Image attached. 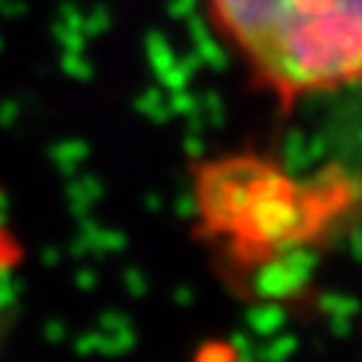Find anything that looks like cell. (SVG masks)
Returning <instances> with one entry per match:
<instances>
[{
	"instance_id": "obj_1",
	"label": "cell",
	"mask_w": 362,
	"mask_h": 362,
	"mask_svg": "<svg viewBox=\"0 0 362 362\" xmlns=\"http://www.w3.org/2000/svg\"><path fill=\"white\" fill-rule=\"evenodd\" d=\"M283 98L362 80V0H211Z\"/></svg>"
},
{
	"instance_id": "obj_2",
	"label": "cell",
	"mask_w": 362,
	"mask_h": 362,
	"mask_svg": "<svg viewBox=\"0 0 362 362\" xmlns=\"http://www.w3.org/2000/svg\"><path fill=\"white\" fill-rule=\"evenodd\" d=\"M317 197H297V189L277 171L265 168L248 194L245 211L237 223V231L254 243L274 251H286L303 245L308 226L314 223Z\"/></svg>"
},
{
	"instance_id": "obj_3",
	"label": "cell",
	"mask_w": 362,
	"mask_h": 362,
	"mask_svg": "<svg viewBox=\"0 0 362 362\" xmlns=\"http://www.w3.org/2000/svg\"><path fill=\"white\" fill-rule=\"evenodd\" d=\"M265 165L254 160H231L211 165L203 174V186L197 194V211H203L206 223L214 228H237L248 194Z\"/></svg>"
},
{
	"instance_id": "obj_4",
	"label": "cell",
	"mask_w": 362,
	"mask_h": 362,
	"mask_svg": "<svg viewBox=\"0 0 362 362\" xmlns=\"http://www.w3.org/2000/svg\"><path fill=\"white\" fill-rule=\"evenodd\" d=\"M314 265H317L314 251H308L303 245L286 248V251H280V257L274 262H268L254 277V291L262 300H280V297L297 294L311 280Z\"/></svg>"
},
{
	"instance_id": "obj_5",
	"label": "cell",
	"mask_w": 362,
	"mask_h": 362,
	"mask_svg": "<svg viewBox=\"0 0 362 362\" xmlns=\"http://www.w3.org/2000/svg\"><path fill=\"white\" fill-rule=\"evenodd\" d=\"M23 262V243L6 217V209L0 203V286H4Z\"/></svg>"
},
{
	"instance_id": "obj_6",
	"label": "cell",
	"mask_w": 362,
	"mask_h": 362,
	"mask_svg": "<svg viewBox=\"0 0 362 362\" xmlns=\"http://www.w3.org/2000/svg\"><path fill=\"white\" fill-rule=\"evenodd\" d=\"M192 35L197 40V57L203 63H209L211 69H226V54H223L220 43L214 40V35L209 32V26L200 18H192Z\"/></svg>"
},
{
	"instance_id": "obj_7",
	"label": "cell",
	"mask_w": 362,
	"mask_h": 362,
	"mask_svg": "<svg viewBox=\"0 0 362 362\" xmlns=\"http://www.w3.org/2000/svg\"><path fill=\"white\" fill-rule=\"evenodd\" d=\"M286 322V311L274 303H265V305H257L248 311V325L257 337H271V334H277Z\"/></svg>"
},
{
	"instance_id": "obj_8",
	"label": "cell",
	"mask_w": 362,
	"mask_h": 362,
	"mask_svg": "<svg viewBox=\"0 0 362 362\" xmlns=\"http://www.w3.org/2000/svg\"><path fill=\"white\" fill-rule=\"evenodd\" d=\"M320 308L325 311V317H354L359 311V303L348 294H322L320 297Z\"/></svg>"
},
{
	"instance_id": "obj_9",
	"label": "cell",
	"mask_w": 362,
	"mask_h": 362,
	"mask_svg": "<svg viewBox=\"0 0 362 362\" xmlns=\"http://www.w3.org/2000/svg\"><path fill=\"white\" fill-rule=\"evenodd\" d=\"M297 351V339L294 337H280V339H271V345H265L262 351H257V356L271 359V362H280L286 356H291Z\"/></svg>"
},
{
	"instance_id": "obj_10",
	"label": "cell",
	"mask_w": 362,
	"mask_h": 362,
	"mask_svg": "<svg viewBox=\"0 0 362 362\" xmlns=\"http://www.w3.org/2000/svg\"><path fill=\"white\" fill-rule=\"evenodd\" d=\"M186 148H189V154H192V157H200V154H203V140H200V134H197V132H192V137H189V146H186Z\"/></svg>"
}]
</instances>
